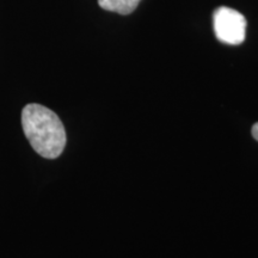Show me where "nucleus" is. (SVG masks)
<instances>
[{"label":"nucleus","mask_w":258,"mask_h":258,"mask_svg":"<svg viewBox=\"0 0 258 258\" xmlns=\"http://www.w3.org/2000/svg\"><path fill=\"white\" fill-rule=\"evenodd\" d=\"M22 127L38 156L55 159L63 152L67 143L66 131L53 110L36 103L25 105L22 110Z\"/></svg>","instance_id":"nucleus-1"},{"label":"nucleus","mask_w":258,"mask_h":258,"mask_svg":"<svg viewBox=\"0 0 258 258\" xmlns=\"http://www.w3.org/2000/svg\"><path fill=\"white\" fill-rule=\"evenodd\" d=\"M215 36L222 43L238 46L245 40L246 19L237 10L220 6L213 14Z\"/></svg>","instance_id":"nucleus-2"},{"label":"nucleus","mask_w":258,"mask_h":258,"mask_svg":"<svg viewBox=\"0 0 258 258\" xmlns=\"http://www.w3.org/2000/svg\"><path fill=\"white\" fill-rule=\"evenodd\" d=\"M141 0H98V4L106 11L129 15L137 9Z\"/></svg>","instance_id":"nucleus-3"},{"label":"nucleus","mask_w":258,"mask_h":258,"mask_svg":"<svg viewBox=\"0 0 258 258\" xmlns=\"http://www.w3.org/2000/svg\"><path fill=\"white\" fill-rule=\"evenodd\" d=\"M252 135H253V138L258 141V122H257L256 124H253V127H252Z\"/></svg>","instance_id":"nucleus-4"}]
</instances>
